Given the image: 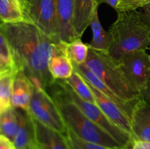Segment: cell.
I'll use <instances>...</instances> for the list:
<instances>
[{
  "label": "cell",
  "instance_id": "52a82bcc",
  "mask_svg": "<svg viewBox=\"0 0 150 149\" xmlns=\"http://www.w3.org/2000/svg\"><path fill=\"white\" fill-rule=\"evenodd\" d=\"M24 7L26 20L35 25L55 43L60 42L56 0H26Z\"/></svg>",
  "mask_w": 150,
  "mask_h": 149
},
{
  "label": "cell",
  "instance_id": "836d02e7",
  "mask_svg": "<svg viewBox=\"0 0 150 149\" xmlns=\"http://www.w3.org/2000/svg\"><path fill=\"white\" fill-rule=\"evenodd\" d=\"M149 49H150V48H149ZM149 56H150V55H149Z\"/></svg>",
  "mask_w": 150,
  "mask_h": 149
},
{
  "label": "cell",
  "instance_id": "9a60e30c",
  "mask_svg": "<svg viewBox=\"0 0 150 149\" xmlns=\"http://www.w3.org/2000/svg\"><path fill=\"white\" fill-rule=\"evenodd\" d=\"M48 67L51 76L55 80L69 78L74 72L73 63L64 53L62 42L54 44Z\"/></svg>",
  "mask_w": 150,
  "mask_h": 149
},
{
  "label": "cell",
  "instance_id": "9c48e42d",
  "mask_svg": "<svg viewBox=\"0 0 150 149\" xmlns=\"http://www.w3.org/2000/svg\"><path fill=\"white\" fill-rule=\"evenodd\" d=\"M95 96L96 105L100 108L107 118L117 127L131 134L130 118L114 102L108 99L102 92L88 83Z\"/></svg>",
  "mask_w": 150,
  "mask_h": 149
},
{
  "label": "cell",
  "instance_id": "5bb4252c",
  "mask_svg": "<svg viewBox=\"0 0 150 149\" xmlns=\"http://www.w3.org/2000/svg\"><path fill=\"white\" fill-rule=\"evenodd\" d=\"M33 88V84L28 76L21 70H16L12 90V106L28 111Z\"/></svg>",
  "mask_w": 150,
  "mask_h": 149
},
{
  "label": "cell",
  "instance_id": "7a4b0ae2",
  "mask_svg": "<svg viewBox=\"0 0 150 149\" xmlns=\"http://www.w3.org/2000/svg\"><path fill=\"white\" fill-rule=\"evenodd\" d=\"M65 125L78 137L84 141L96 143L111 148H125L111 134L86 116L64 93L59 80L49 88Z\"/></svg>",
  "mask_w": 150,
  "mask_h": 149
},
{
  "label": "cell",
  "instance_id": "83f0119b",
  "mask_svg": "<svg viewBox=\"0 0 150 149\" xmlns=\"http://www.w3.org/2000/svg\"><path fill=\"white\" fill-rule=\"evenodd\" d=\"M142 10H143L142 13H143L144 17L150 29V3L142 7Z\"/></svg>",
  "mask_w": 150,
  "mask_h": 149
},
{
  "label": "cell",
  "instance_id": "7402d4cb",
  "mask_svg": "<svg viewBox=\"0 0 150 149\" xmlns=\"http://www.w3.org/2000/svg\"><path fill=\"white\" fill-rule=\"evenodd\" d=\"M16 70L12 69L0 74V112L12 106V90Z\"/></svg>",
  "mask_w": 150,
  "mask_h": 149
},
{
  "label": "cell",
  "instance_id": "e575fe53",
  "mask_svg": "<svg viewBox=\"0 0 150 149\" xmlns=\"http://www.w3.org/2000/svg\"><path fill=\"white\" fill-rule=\"evenodd\" d=\"M40 149H42V148H40Z\"/></svg>",
  "mask_w": 150,
  "mask_h": 149
},
{
  "label": "cell",
  "instance_id": "e0dca14e",
  "mask_svg": "<svg viewBox=\"0 0 150 149\" xmlns=\"http://www.w3.org/2000/svg\"><path fill=\"white\" fill-rule=\"evenodd\" d=\"M35 120L38 142L42 149H70L65 136Z\"/></svg>",
  "mask_w": 150,
  "mask_h": 149
},
{
  "label": "cell",
  "instance_id": "484cf974",
  "mask_svg": "<svg viewBox=\"0 0 150 149\" xmlns=\"http://www.w3.org/2000/svg\"><path fill=\"white\" fill-rule=\"evenodd\" d=\"M141 96H142V99L148 105H150V77L149 78V80H148L146 86L141 91Z\"/></svg>",
  "mask_w": 150,
  "mask_h": 149
},
{
  "label": "cell",
  "instance_id": "5b68a950",
  "mask_svg": "<svg viewBox=\"0 0 150 149\" xmlns=\"http://www.w3.org/2000/svg\"><path fill=\"white\" fill-rule=\"evenodd\" d=\"M58 80L67 98L72 101L87 118L111 134L122 147L129 148L132 145L133 140L131 135L114 125L96 104L91 103L82 99L64 80Z\"/></svg>",
  "mask_w": 150,
  "mask_h": 149
},
{
  "label": "cell",
  "instance_id": "ffe728a7",
  "mask_svg": "<svg viewBox=\"0 0 150 149\" xmlns=\"http://www.w3.org/2000/svg\"><path fill=\"white\" fill-rule=\"evenodd\" d=\"M20 127L18 112L13 106L0 112V134L13 143Z\"/></svg>",
  "mask_w": 150,
  "mask_h": 149
},
{
  "label": "cell",
  "instance_id": "ac0fdd59",
  "mask_svg": "<svg viewBox=\"0 0 150 149\" xmlns=\"http://www.w3.org/2000/svg\"><path fill=\"white\" fill-rule=\"evenodd\" d=\"M92 38L88 45L92 49L103 52L109 51L111 45V36L109 32L104 30L98 16V7H96L92 14L90 22Z\"/></svg>",
  "mask_w": 150,
  "mask_h": 149
},
{
  "label": "cell",
  "instance_id": "8992f818",
  "mask_svg": "<svg viewBox=\"0 0 150 149\" xmlns=\"http://www.w3.org/2000/svg\"><path fill=\"white\" fill-rule=\"evenodd\" d=\"M28 112L45 127L67 134V128L55 102L42 88L34 86Z\"/></svg>",
  "mask_w": 150,
  "mask_h": 149
},
{
  "label": "cell",
  "instance_id": "603a6c76",
  "mask_svg": "<svg viewBox=\"0 0 150 149\" xmlns=\"http://www.w3.org/2000/svg\"><path fill=\"white\" fill-rule=\"evenodd\" d=\"M73 91L82 99L91 103L96 104L95 96L85 79L74 70V72L69 78L63 80Z\"/></svg>",
  "mask_w": 150,
  "mask_h": 149
},
{
  "label": "cell",
  "instance_id": "1f68e13d",
  "mask_svg": "<svg viewBox=\"0 0 150 149\" xmlns=\"http://www.w3.org/2000/svg\"><path fill=\"white\" fill-rule=\"evenodd\" d=\"M2 23H3V22H2V21H1V18H0V26H1V24H2Z\"/></svg>",
  "mask_w": 150,
  "mask_h": 149
},
{
  "label": "cell",
  "instance_id": "6da1fadb",
  "mask_svg": "<svg viewBox=\"0 0 150 149\" xmlns=\"http://www.w3.org/2000/svg\"><path fill=\"white\" fill-rule=\"evenodd\" d=\"M0 31L7 42L15 68L23 71L34 86L47 91L56 81L48 67L55 42L28 21L2 23Z\"/></svg>",
  "mask_w": 150,
  "mask_h": 149
},
{
  "label": "cell",
  "instance_id": "4dcf8cb0",
  "mask_svg": "<svg viewBox=\"0 0 150 149\" xmlns=\"http://www.w3.org/2000/svg\"><path fill=\"white\" fill-rule=\"evenodd\" d=\"M5 72V71H4V70H2L1 68H0V74H1V72Z\"/></svg>",
  "mask_w": 150,
  "mask_h": 149
},
{
  "label": "cell",
  "instance_id": "4316f807",
  "mask_svg": "<svg viewBox=\"0 0 150 149\" xmlns=\"http://www.w3.org/2000/svg\"><path fill=\"white\" fill-rule=\"evenodd\" d=\"M0 149H16L11 140L0 134Z\"/></svg>",
  "mask_w": 150,
  "mask_h": 149
},
{
  "label": "cell",
  "instance_id": "44dd1931",
  "mask_svg": "<svg viewBox=\"0 0 150 149\" xmlns=\"http://www.w3.org/2000/svg\"><path fill=\"white\" fill-rule=\"evenodd\" d=\"M62 45L64 53L70 58L73 64L79 65L86 62L89 47L88 44L83 43L80 37L70 42H62Z\"/></svg>",
  "mask_w": 150,
  "mask_h": 149
},
{
  "label": "cell",
  "instance_id": "3957f363",
  "mask_svg": "<svg viewBox=\"0 0 150 149\" xmlns=\"http://www.w3.org/2000/svg\"><path fill=\"white\" fill-rule=\"evenodd\" d=\"M110 27L111 45L108 53L116 60L127 53L146 51L150 45V29L142 12H119Z\"/></svg>",
  "mask_w": 150,
  "mask_h": 149
},
{
  "label": "cell",
  "instance_id": "30bf717a",
  "mask_svg": "<svg viewBox=\"0 0 150 149\" xmlns=\"http://www.w3.org/2000/svg\"><path fill=\"white\" fill-rule=\"evenodd\" d=\"M56 4L60 42H72L78 38L74 29V0H56Z\"/></svg>",
  "mask_w": 150,
  "mask_h": 149
},
{
  "label": "cell",
  "instance_id": "4fadbf2b",
  "mask_svg": "<svg viewBox=\"0 0 150 149\" xmlns=\"http://www.w3.org/2000/svg\"><path fill=\"white\" fill-rule=\"evenodd\" d=\"M73 67L76 71H77L83 78L85 79L88 83L93 86L95 89L102 92L106 97L111 99L112 102L117 105H118L130 118H131L132 112H133V108L136 103H127L125 102L122 99H120L118 96L115 94L95 73L91 71L84 64H73ZM131 120V119H130Z\"/></svg>",
  "mask_w": 150,
  "mask_h": 149
},
{
  "label": "cell",
  "instance_id": "2e32d148",
  "mask_svg": "<svg viewBox=\"0 0 150 149\" xmlns=\"http://www.w3.org/2000/svg\"><path fill=\"white\" fill-rule=\"evenodd\" d=\"M74 29L76 37L81 38L86 28L90 26L95 8L99 7L97 0H74Z\"/></svg>",
  "mask_w": 150,
  "mask_h": 149
},
{
  "label": "cell",
  "instance_id": "d6986e66",
  "mask_svg": "<svg viewBox=\"0 0 150 149\" xmlns=\"http://www.w3.org/2000/svg\"><path fill=\"white\" fill-rule=\"evenodd\" d=\"M0 18L3 23L27 21L22 0H0Z\"/></svg>",
  "mask_w": 150,
  "mask_h": 149
},
{
  "label": "cell",
  "instance_id": "7c38bea8",
  "mask_svg": "<svg viewBox=\"0 0 150 149\" xmlns=\"http://www.w3.org/2000/svg\"><path fill=\"white\" fill-rule=\"evenodd\" d=\"M18 112L20 127L13 141L16 149H40L35 120L28 111L16 108Z\"/></svg>",
  "mask_w": 150,
  "mask_h": 149
},
{
  "label": "cell",
  "instance_id": "f546056e",
  "mask_svg": "<svg viewBox=\"0 0 150 149\" xmlns=\"http://www.w3.org/2000/svg\"><path fill=\"white\" fill-rule=\"evenodd\" d=\"M0 45H3V46L4 47H8V45H7V41H6L5 37H4V36L3 35V34L1 33V31H0Z\"/></svg>",
  "mask_w": 150,
  "mask_h": 149
},
{
  "label": "cell",
  "instance_id": "d4e9b609",
  "mask_svg": "<svg viewBox=\"0 0 150 149\" xmlns=\"http://www.w3.org/2000/svg\"><path fill=\"white\" fill-rule=\"evenodd\" d=\"M150 3V0H120L116 11L117 13L123 11L136 10L139 7H143Z\"/></svg>",
  "mask_w": 150,
  "mask_h": 149
},
{
  "label": "cell",
  "instance_id": "d6a6232c",
  "mask_svg": "<svg viewBox=\"0 0 150 149\" xmlns=\"http://www.w3.org/2000/svg\"><path fill=\"white\" fill-rule=\"evenodd\" d=\"M22 1H23V5H24V4H25V1H26V0H22ZM24 9H25V7H24Z\"/></svg>",
  "mask_w": 150,
  "mask_h": 149
},
{
  "label": "cell",
  "instance_id": "8fae6325",
  "mask_svg": "<svg viewBox=\"0 0 150 149\" xmlns=\"http://www.w3.org/2000/svg\"><path fill=\"white\" fill-rule=\"evenodd\" d=\"M130 119L133 141L150 143V105L142 98L135 105Z\"/></svg>",
  "mask_w": 150,
  "mask_h": 149
},
{
  "label": "cell",
  "instance_id": "cb8c5ba5",
  "mask_svg": "<svg viewBox=\"0 0 150 149\" xmlns=\"http://www.w3.org/2000/svg\"><path fill=\"white\" fill-rule=\"evenodd\" d=\"M65 138L67 142V144H68L69 147H70V149H117L111 148L101 145L99 144H96V143L84 141V140L78 137L73 131H71L68 129H67V134L65 135Z\"/></svg>",
  "mask_w": 150,
  "mask_h": 149
},
{
  "label": "cell",
  "instance_id": "f1b7e54d",
  "mask_svg": "<svg viewBox=\"0 0 150 149\" xmlns=\"http://www.w3.org/2000/svg\"><path fill=\"white\" fill-rule=\"evenodd\" d=\"M97 1L99 4H102V3H105V4L111 6V7H113L114 10H116L117 6H118L119 2H120V0H97Z\"/></svg>",
  "mask_w": 150,
  "mask_h": 149
},
{
  "label": "cell",
  "instance_id": "277c9868",
  "mask_svg": "<svg viewBox=\"0 0 150 149\" xmlns=\"http://www.w3.org/2000/svg\"><path fill=\"white\" fill-rule=\"evenodd\" d=\"M84 64L123 101L133 104L142 99L141 92L129 81L118 61L108 52L89 48Z\"/></svg>",
  "mask_w": 150,
  "mask_h": 149
},
{
  "label": "cell",
  "instance_id": "ba28073f",
  "mask_svg": "<svg viewBox=\"0 0 150 149\" xmlns=\"http://www.w3.org/2000/svg\"><path fill=\"white\" fill-rule=\"evenodd\" d=\"M129 81L141 92L150 77V56L146 51L127 53L117 60Z\"/></svg>",
  "mask_w": 150,
  "mask_h": 149
}]
</instances>
